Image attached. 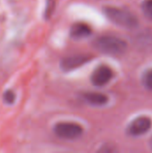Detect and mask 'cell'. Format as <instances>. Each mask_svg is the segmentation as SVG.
Wrapping results in <instances>:
<instances>
[{
	"instance_id": "8fae6325",
	"label": "cell",
	"mask_w": 152,
	"mask_h": 153,
	"mask_svg": "<svg viewBox=\"0 0 152 153\" xmlns=\"http://www.w3.org/2000/svg\"><path fill=\"white\" fill-rule=\"evenodd\" d=\"M14 100H15V94L13 93V91H6L4 93V100L7 104L13 103Z\"/></svg>"
},
{
	"instance_id": "3957f363",
	"label": "cell",
	"mask_w": 152,
	"mask_h": 153,
	"mask_svg": "<svg viewBox=\"0 0 152 153\" xmlns=\"http://www.w3.org/2000/svg\"><path fill=\"white\" fill-rule=\"evenodd\" d=\"M53 131L57 137L64 140H75L83 134V129L80 125L70 122L56 124Z\"/></svg>"
},
{
	"instance_id": "52a82bcc",
	"label": "cell",
	"mask_w": 152,
	"mask_h": 153,
	"mask_svg": "<svg viewBox=\"0 0 152 153\" xmlns=\"http://www.w3.org/2000/svg\"><path fill=\"white\" fill-rule=\"evenodd\" d=\"M92 33L91 28L83 22H78L73 24L70 30V35L74 39H82L90 36Z\"/></svg>"
},
{
	"instance_id": "4fadbf2b",
	"label": "cell",
	"mask_w": 152,
	"mask_h": 153,
	"mask_svg": "<svg viewBox=\"0 0 152 153\" xmlns=\"http://www.w3.org/2000/svg\"><path fill=\"white\" fill-rule=\"evenodd\" d=\"M151 149H152V138H151Z\"/></svg>"
},
{
	"instance_id": "ba28073f",
	"label": "cell",
	"mask_w": 152,
	"mask_h": 153,
	"mask_svg": "<svg viewBox=\"0 0 152 153\" xmlns=\"http://www.w3.org/2000/svg\"><path fill=\"white\" fill-rule=\"evenodd\" d=\"M82 98L87 103L96 107L104 106L108 101V98L105 94L99 92H85L82 94Z\"/></svg>"
},
{
	"instance_id": "5b68a950",
	"label": "cell",
	"mask_w": 152,
	"mask_h": 153,
	"mask_svg": "<svg viewBox=\"0 0 152 153\" xmlns=\"http://www.w3.org/2000/svg\"><path fill=\"white\" fill-rule=\"evenodd\" d=\"M151 126V120L148 117H139L129 124L127 133L131 136H141L147 134Z\"/></svg>"
},
{
	"instance_id": "9c48e42d",
	"label": "cell",
	"mask_w": 152,
	"mask_h": 153,
	"mask_svg": "<svg viewBox=\"0 0 152 153\" xmlns=\"http://www.w3.org/2000/svg\"><path fill=\"white\" fill-rule=\"evenodd\" d=\"M142 84L143 86L152 91V68H150L148 70H146L143 74H142Z\"/></svg>"
},
{
	"instance_id": "8992f818",
	"label": "cell",
	"mask_w": 152,
	"mask_h": 153,
	"mask_svg": "<svg viewBox=\"0 0 152 153\" xmlns=\"http://www.w3.org/2000/svg\"><path fill=\"white\" fill-rule=\"evenodd\" d=\"M90 57L86 55H74L65 57L60 62V67L65 72L75 70L90 61Z\"/></svg>"
},
{
	"instance_id": "30bf717a",
	"label": "cell",
	"mask_w": 152,
	"mask_h": 153,
	"mask_svg": "<svg viewBox=\"0 0 152 153\" xmlns=\"http://www.w3.org/2000/svg\"><path fill=\"white\" fill-rule=\"evenodd\" d=\"M142 11L148 19L152 21V0H144L142 3Z\"/></svg>"
},
{
	"instance_id": "6da1fadb",
	"label": "cell",
	"mask_w": 152,
	"mask_h": 153,
	"mask_svg": "<svg viewBox=\"0 0 152 153\" xmlns=\"http://www.w3.org/2000/svg\"><path fill=\"white\" fill-rule=\"evenodd\" d=\"M93 47L104 54L119 56L123 55L126 51L127 43L117 37L101 36L93 41Z\"/></svg>"
},
{
	"instance_id": "7c38bea8",
	"label": "cell",
	"mask_w": 152,
	"mask_h": 153,
	"mask_svg": "<svg viewBox=\"0 0 152 153\" xmlns=\"http://www.w3.org/2000/svg\"><path fill=\"white\" fill-rule=\"evenodd\" d=\"M47 7L46 10V16H49L52 13L53 8H54V0H48L47 1Z\"/></svg>"
},
{
	"instance_id": "7a4b0ae2",
	"label": "cell",
	"mask_w": 152,
	"mask_h": 153,
	"mask_svg": "<svg viewBox=\"0 0 152 153\" xmlns=\"http://www.w3.org/2000/svg\"><path fill=\"white\" fill-rule=\"evenodd\" d=\"M104 13L111 22L124 28L132 29L135 28L138 25L137 17L133 13L127 10L117 7L107 6L104 8Z\"/></svg>"
},
{
	"instance_id": "277c9868",
	"label": "cell",
	"mask_w": 152,
	"mask_h": 153,
	"mask_svg": "<svg viewBox=\"0 0 152 153\" xmlns=\"http://www.w3.org/2000/svg\"><path fill=\"white\" fill-rule=\"evenodd\" d=\"M114 76V73L112 69L106 65H99L91 74L90 81L91 83L96 87H102L108 84Z\"/></svg>"
}]
</instances>
